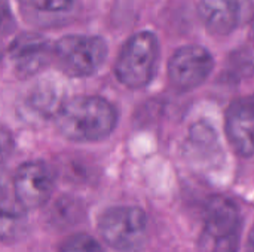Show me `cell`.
<instances>
[{"instance_id": "4", "label": "cell", "mask_w": 254, "mask_h": 252, "mask_svg": "<svg viewBox=\"0 0 254 252\" xmlns=\"http://www.w3.org/2000/svg\"><path fill=\"white\" fill-rule=\"evenodd\" d=\"M52 56L63 73L85 77L103 65L107 56V45L100 36L68 34L54 45Z\"/></svg>"}, {"instance_id": "5", "label": "cell", "mask_w": 254, "mask_h": 252, "mask_svg": "<svg viewBox=\"0 0 254 252\" xmlns=\"http://www.w3.org/2000/svg\"><path fill=\"white\" fill-rule=\"evenodd\" d=\"M54 184V174L46 163L40 160L25 162L13 174L15 202L22 209H37L49 201Z\"/></svg>"}, {"instance_id": "6", "label": "cell", "mask_w": 254, "mask_h": 252, "mask_svg": "<svg viewBox=\"0 0 254 252\" xmlns=\"http://www.w3.org/2000/svg\"><path fill=\"white\" fill-rule=\"evenodd\" d=\"M214 67L211 53L198 45L179 48L168 64V79L182 92H189L205 82Z\"/></svg>"}, {"instance_id": "3", "label": "cell", "mask_w": 254, "mask_h": 252, "mask_svg": "<svg viewBox=\"0 0 254 252\" xmlns=\"http://www.w3.org/2000/svg\"><path fill=\"white\" fill-rule=\"evenodd\" d=\"M103 241L121 252L141 251L147 241V217L138 206H113L98 220Z\"/></svg>"}, {"instance_id": "12", "label": "cell", "mask_w": 254, "mask_h": 252, "mask_svg": "<svg viewBox=\"0 0 254 252\" xmlns=\"http://www.w3.org/2000/svg\"><path fill=\"white\" fill-rule=\"evenodd\" d=\"M58 252H104L95 238L86 233H76L68 236L60 247Z\"/></svg>"}, {"instance_id": "1", "label": "cell", "mask_w": 254, "mask_h": 252, "mask_svg": "<svg viewBox=\"0 0 254 252\" xmlns=\"http://www.w3.org/2000/svg\"><path fill=\"white\" fill-rule=\"evenodd\" d=\"M55 123L60 134L70 141L95 143L113 132L118 113L101 97H74L58 107Z\"/></svg>"}, {"instance_id": "11", "label": "cell", "mask_w": 254, "mask_h": 252, "mask_svg": "<svg viewBox=\"0 0 254 252\" xmlns=\"http://www.w3.org/2000/svg\"><path fill=\"white\" fill-rule=\"evenodd\" d=\"M82 215H83V208L80 202L71 198H63L54 205L51 220L58 229H65L77 224Z\"/></svg>"}, {"instance_id": "9", "label": "cell", "mask_w": 254, "mask_h": 252, "mask_svg": "<svg viewBox=\"0 0 254 252\" xmlns=\"http://www.w3.org/2000/svg\"><path fill=\"white\" fill-rule=\"evenodd\" d=\"M199 18L213 36L231 34L240 21V1L238 0H199Z\"/></svg>"}, {"instance_id": "13", "label": "cell", "mask_w": 254, "mask_h": 252, "mask_svg": "<svg viewBox=\"0 0 254 252\" xmlns=\"http://www.w3.org/2000/svg\"><path fill=\"white\" fill-rule=\"evenodd\" d=\"M30 4L45 13H60V12H67L73 7L74 0H28Z\"/></svg>"}, {"instance_id": "2", "label": "cell", "mask_w": 254, "mask_h": 252, "mask_svg": "<svg viewBox=\"0 0 254 252\" xmlns=\"http://www.w3.org/2000/svg\"><path fill=\"white\" fill-rule=\"evenodd\" d=\"M158 53V39L152 31L132 34L122 46L115 64L118 80L132 89L149 85L155 74Z\"/></svg>"}, {"instance_id": "16", "label": "cell", "mask_w": 254, "mask_h": 252, "mask_svg": "<svg viewBox=\"0 0 254 252\" xmlns=\"http://www.w3.org/2000/svg\"><path fill=\"white\" fill-rule=\"evenodd\" d=\"M252 28H253V33H254V18H253V22H252Z\"/></svg>"}, {"instance_id": "15", "label": "cell", "mask_w": 254, "mask_h": 252, "mask_svg": "<svg viewBox=\"0 0 254 252\" xmlns=\"http://www.w3.org/2000/svg\"><path fill=\"white\" fill-rule=\"evenodd\" d=\"M246 252H254V226L249 235V239H247V250Z\"/></svg>"}, {"instance_id": "10", "label": "cell", "mask_w": 254, "mask_h": 252, "mask_svg": "<svg viewBox=\"0 0 254 252\" xmlns=\"http://www.w3.org/2000/svg\"><path fill=\"white\" fill-rule=\"evenodd\" d=\"M46 49H48L46 42L42 40L39 36H31V37L22 36L10 46V55L15 59H18L19 68L22 71L37 70Z\"/></svg>"}, {"instance_id": "14", "label": "cell", "mask_w": 254, "mask_h": 252, "mask_svg": "<svg viewBox=\"0 0 254 252\" xmlns=\"http://www.w3.org/2000/svg\"><path fill=\"white\" fill-rule=\"evenodd\" d=\"M240 236H241V233H237V235L214 241L213 252H238V250H240Z\"/></svg>"}, {"instance_id": "8", "label": "cell", "mask_w": 254, "mask_h": 252, "mask_svg": "<svg viewBox=\"0 0 254 252\" xmlns=\"http://www.w3.org/2000/svg\"><path fill=\"white\" fill-rule=\"evenodd\" d=\"M204 230L214 241L241 233L238 205L226 196H211L204 206Z\"/></svg>"}, {"instance_id": "7", "label": "cell", "mask_w": 254, "mask_h": 252, "mask_svg": "<svg viewBox=\"0 0 254 252\" xmlns=\"http://www.w3.org/2000/svg\"><path fill=\"white\" fill-rule=\"evenodd\" d=\"M225 129L231 146L240 156H254V95L240 97L229 104Z\"/></svg>"}]
</instances>
